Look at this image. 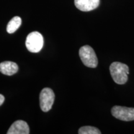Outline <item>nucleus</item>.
<instances>
[{"label": "nucleus", "instance_id": "nucleus-4", "mask_svg": "<svg viewBox=\"0 0 134 134\" xmlns=\"http://www.w3.org/2000/svg\"><path fill=\"white\" fill-rule=\"evenodd\" d=\"M40 106L43 112L49 111L52 109L55 100V94L49 88H45L42 90L39 97Z\"/></svg>", "mask_w": 134, "mask_h": 134}, {"label": "nucleus", "instance_id": "nucleus-10", "mask_svg": "<svg viewBox=\"0 0 134 134\" xmlns=\"http://www.w3.org/2000/svg\"><path fill=\"white\" fill-rule=\"evenodd\" d=\"M79 134H100L101 132L98 129L92 126H83L78 130Z\"/></svg>", "mask_w": 134, "mask_h": 134}, {"label": "nucleus", "instance_id": "nucleus-1", "mask_svg": "<svg viewBox=\"0 0 134 134\" xmlns=\"http://www.w3.org/2000/svg\"><path fill=\"white\" fill-rule=\"evenodd\" d=\"M110 73L115 83L124 85L128 80L129 68L127 65L118 62H113L110 65Z\"/></svg>", "mask_w": 134, "mask_h": 134}, {"label": "nucleus", "instance_id": "nucleus-7", "mask_svg": "<svg viewBox=\"0 0 134 134\" xmlns=\"http://www.w3.org/2000/svg\"><path fill=\"white\" fill-rule=\"evenodd\" d=\"M100 0H75V5L78 9L84 12L96 9L99 5Z\"/></svg>", "mask_w": 134, "mask_h": 134}, {"label": "nucleus", "instance_id": "nucleus-9", "mask_svg": "<svg viewBox=\"0 0 134 134\" xmlns=\"http://www.w3.org/2000/svg\"><path fill=\"white\" fill-rule=\"evenodd\" d=\"M22 23L21 18L19 16H15L10 21L7 25V32L9 34H13L16 32L21 26Z\"/></svg>", "mask_w": 134, "mask_h": 134}, {"label": "nucleus", "instance_id": "nucleus-11", "mask_svg": "<svg viewBox=\"0 0 134 134\" xmlns=\"http://www.w3.org/2000/svg\"><path fill=\"white\" fill-rule=\"evenodd\" d=\"M4 96L0 94V106H1V105L3 104V103H4Z\"/></svg>", "mask_w": 134, "mask_h": 134}, {"label": "nucleus", "instance_id": "nucleus-5", "mask_svg": "<svg viewBox=\"0 0 134 134\" xmlns=\"http://www.w3.org/2000/svg\"><path fill=\"white\" fill-rule=\"evenodd\" d=\"M112 115L117 119L123 121L134 120V108L115 105L111 109Z\"/></svg>", "mask_w": 134, "mask_h": 134}, {"label": "nucleus", "instance_id": "nucleus-6", "mask_svg": "<svg viewBox=\"0 0 134 134\" xmlns=\"http://www.w3.org/2000/svg\"><path fill=\"white\" fill-rule=\"evenodd\" d=\"M29 127L26 122L22 120L15 121L7 132L8 134H29Z\"/></svg>", "mask_w": 134, "mask_h": 134}, {"label": "nucleus", "instance_id": "nucleus-3", "mask_svg": "<svg viewBox=\"0 0 134 134\" xmlns=\"http://www.w3.org/2000/svg\"><path fill=\"white\" fill-rule=\"evenodd\" d=\"M43 46L42 35L38 32H32L27 36L26 46L29 52L32 53L39 52Z\"/></svg>", "mask_w": 134, "mask_h": 134}, {"label": "nucleus", "instance_id": "nucleus-8", "mask_svg": "<svg viewBox=\"0 0 134 134\" xmlns=\"http://www.w3.org/2000/svg\"><path fill=\"white\" fill-rule=\"evenodd\" d=\"M18 70V65L13 62L6 61L0 63V72L3 75L11 76L16 73Z\"/></svg>", "mask_w": 134, "mask_h": 134}, {"label": "nucleus", "instance_id": "nucleus-2", "mask_svg": "<svg viewBox=\"0 0 134 134\" xmlns=\"http://www.w3.org/2000/svg\"><path fill=\"white\" fill-rule=\"evenodd\" d=\"M79 55L82 62L89 68H96L98 66V60L94 50L90 46L81 47L79 50Z\"/></svg>", "mask_w": 134, "mask_h": 134}]
</instances>
